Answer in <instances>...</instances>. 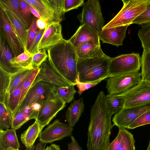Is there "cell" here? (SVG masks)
I'll use <instances>...</instances> for the list:
<instances>
[{"label":"cell","instance_id":"1","mask_svg":"<svg viewBox=\"0 0 150 150\" xmlns=\"http://www.w3.org/2000/svg\"><path fill=\"white\" fill-rule=\"evenodd\" d=\"M105 95L101 91L90 110L87 133V150H107L110 143L113 114L106 103Z\"/></svg>","mask_w":150,"mask_h":150},{"label":"cell","instance_id":"2","mask_svg":"<svg viewBox=\"0 0 150 150\" xmlns=\"http://www.w3.org/2000/svg\"><path fill=\"white\" fill-rule=\"evenodd\" d=\"M47 52L52 65L67 81L76 85L79 74L78 58L75 47L68 40L63 38Z\"/></svg>","mask_w":150,"mask_h":150},{"label":"cell","instance_id":"3","mask_svg":"<svg viewBox=\"0 0 150 150\" xmlns=\"http://www.w3.org/2000/svg\"><path fill=\"white\" fill-rule=\"evenodd\" d=\"M111 59L107 55L85 59H78L77 68L80 81L98 84L107 78Z\"/></svg>","mask_w":150,"mask_h":150},{"label":"cell","instance_id":"4","mask_svg":"<svg viewBox=\"0 0 150 150\" xmlns=\"http://www.w3.org/2000/svg\"><path fill=\"white\" fill-rule=\"evenodd\" d=\"M123 6L117 15L102 29H108L132 24L135 19L146 9L150 0L122 1Z\"/></svg>","mask_w":150,"mask_h":150},{"label":"cell","instance_id":"5","mask_svg":"<svg viewBox=\"0 0 150 150\" xmlns=\"http://www.w3.org/2000/svg\"><path fill=\"white\" fill-rule=\"evenodd\" d=\"M38 12L48 25L65 19L64 0H24Z\"/></svg>","mask_w":150,"mask_h":150},{"label":"cell","instance_id":"6","mask_svg":"<svg viewBox=\"0 0 150 150\" xmlns=\"http://www.w3.org/2000/svg\"><path fill=\"white\" fill-rule=\"evenodd\" d=\"M141 64V57L139 53L133 52L111 58L108 78L139 72Z\"/></svg>","mask_w":150,"mask_h":150},{"label":"cell","instance_id":"7","mask_svg":"<svg viewBox=\"0 0 150 150\" xmlns=\"http://www.w3.org/2000/svg\"><path fill=\"white\" fill-rule=\"evenodd\" d=\"M106 80V87L108 94H120L137 85L142 78L141 73L136 72L110 77Z\"/></svg>","mask_w":150,"mask_h":150},{"label":"cell","instance_id":"8","mask_svg":"<svg viewBox=\"0 0 150 150\" xmlns=\"http://www.w3.org/2000/svg\"><path fill=\"white\" fill-rule=\"evenodd\" d=\"M77 17L81 24H86L98 34L104 26L105 21L98 0H88L84 3Z\"/></svg>","mask_w":150,"mask_h":150},{"label":"cell","instance_id":"9","mask_svg":"<svg viewBox=\"0 0 150 150\" xmlns=\"http://www.w3.org/2000/svg\"><path fill=\"white\" fill-rule=\"evenodd\" d=\"M65 106L66 103L57 95L54 91L43 100L35 120L42 129Z\"/></svg>","mask_w":150,"mask_h":150},{"label":"cell","instance_id":"10","mask_svg":"<svg viewBox=\"0 0 150 150\" xmlns=\"http://www.w3.org/2000/svg\"><path fill=\"white\" fill-rule=\"evenodd\" d=\"M40 68V71L32 85L40 81L52 84L55 86V88L74 85L67 81L54 67L48 58L42 63Z\"/></svg>","mask_w":150,"mask_h":150},{"label":"cell","instance_id":"11","mask_svg":"<svg viewBox=\"0 0 150 150\" xmlns=\"http://www.w3.org/2000/svg\"><path fill=\"white\" fill-rule=\"evenodd\" d=\"M125 100L124 108L140 105L150 103V83L142 80L128 91L120 94Z\"/></svg>","mask_w":150,"mask_h":150},{"label":"cell","instance_id":"12","mask_svg":"<svg viewBox=\"0 0 150 150\" xmlns=\"http://www.w3.org/2000/svg\"><path fill=\"white\" fill-rule=\"evenodd\" d=\"M149 110L150 103L139 106L124 108L113 117V125L116 126L119 129L128 128L141 115Z\"/></svg>","mask_w":150,"mask_h":150},{"label":"cell","instance_id":"13","mask_svg":"<svg viewBox=\"0 0 150 150\" xmlns=\"http://www.w3.org/2000/svg\"><path fill=\"white\" fill-rule=\"evenodd\" d=\"M73 130V128L68 124L62 122L57 119L41 132L39 140L45 144L51 143L65 137L71 136Z\"/></svg>","mask_w":150,"mask_h":150},{"label":"cell","instance_id":"14","mask_svg":"<svg viewBox=\"0 0 150 150\" xmlns=\"http://www.w3.org/2000/svg\"><path fill=\"white\" fill-rule=\"evenodd\" d=\"M55 88V86L52 84L42 81L32 85L16 113L40 100L45 99Z\"/></svg>","mask_w":150,"mask_h":150},{"label":"cell","instance_id":"15","mask_svg":"<svg viewBox=\"0 0 150 150\" xmlns=\"http://www.w3.org/2000/svg\"><path fill=\"white\" fill-rule=\"evenodd\" d=\"M60 23L52 22L47 25L38 43V50H46L63 39Z\"/></svg>","mask_w":150,"mask_h":150},{"label":"cell","instance_id":"16","mask_svg":"<svg viewBox=\"0 0 150 150\" xmlns=\"http://www.w3.org/2000/svg\"><path fill=\"white\" fill-rule=\"evenodd\" d=\"M0 29L2 30L6 41L9 45L14 57L24 52L3 9L0 6Z\"/></svg>","mask_w":150,"mask_h":150},{"label":"cell","instance_id":"17","mask_svg":"<svg viewBox=\"0 0 150 150\" xmlns=\"http://www.w3.org/2000/svg\"><path fill=\"white\" fill-rule=\"evenodd\" d=\"M42 101L40 100L17 112L13 117L11 128L16 130L29 120H35Z\"/></svg>","mask_w":150,"mask_h":150},{"label":"cell","instance_id":"18","mask_svg":"<svg viewBox=\"0 0 150 150\" xmlns=\"http://www.w3.org/2000/svg\"><path fill=\"white\" fill-rule=\"evenodd\" d=\"M68 40L75 48L81 43L89 41L100 45L98 33L85 23L81 24Z\"/></svg>","mask_w":150,"mask_h":150},{"label":"cell","instance_id":"19","mask_svg":"<svg viewBox=\"0 0 150 150\" xmlns=\"http://www.w3.org/2000/svg\"><path fill=\"white\" fill-rule=\"evenodd\" d=\"M129 25L102 29L99 33L100 40L103 43H108L117 47L122 45Z\"/></svg>","mask_w":150,"mask_h":150},{"label":"cell","instance_id":"20","mask_svg":"<svg viewBox=\"0 0 150 150\" xmlns=\"http://www.w3.org/2000/svg\"><path fill=\"white\" fill-rule=\"evenodd\" d=\"M18 41L24 51L28 50L27 47L28 28L10 11L4 10Z\"/></svg>","mask_w":150,"mask_h":150},{"label":"cell","instance_id":"21","mask_svg":"<svg viewBox=\"0 0 150 150\" xmlns=\"http://www.w3.org/2000/svg\"><path fill=\"white\" fill-rule=\"evenodd\" d=\"M78 59H85L106 56L100 47L92 42L79 44L75 48Z\"/></svg>","mask_w":150,"mask_h":150},{"label":"cell","instance_id":"22","mask_svg":"<svg viewBox=\"0 0 150 150\" xmlns=\"http://www.w3.org/2000/svg\"><path fill=\"white\" fill-rule=\"evenodd\" d=\"M0 29V67L9 73L13 74L20 70L13 67L10 63V61L14 57L8 45L6 44V41L4 33L2 29Z\"/></svg>","mask_w":150,"mask_h":150},{"label":"cell","instance_id":"23","mask_svg":"<svg viewBox=\"0 0 150 150\" xmlns=\"http://www.w3.org/2000/svg\"><path fill=\"white\" fill-rule=\"evenodd\" d=\"M15 130H0V150L19 149L20 145Z\"/></svg>","mask_w":150,"mask_h":150},{"label":"cell","instance_id":"24","mask_svg":"<svg viewBox=\"0 0 150 150\" xmlns=\"http://www.w3.org/2000/svg\"><path fill=\"white\" fill-rule=\"evenodd\" d=\"M84 104L82 98L74 100L66 112V121L70 127L73 128L79 120L83 112Z\"/></svg>","mask_w":150,"mask_h":150},{"label":"cell","instance_id":"25","mask_svg":"<svg viewBox=\"0 0 150 150\" xmlns=\"http://www.w3.org/2000/svg\"><path fill=\"white\" fill-rule=\"evenodd\" d=\"M42 129L38 123L35 120L21 134V140L26 148L32 147L37 138L40 136Z\"/></svg>","mask_w":150,"mask_h":150},{"label":"cell","instance_id":"26","mask_svg":"<svg viewBox=\"0 0 150 150\" xmlns=\"http://www.w3.org/2000/svg\"><path fill=\"white\" fill-rule=\"evenodd\" d=\"M33 55L28 50L24 51L17 56L14 57L10 61V63L13 67L19 70L33 69L34 68L32 63Z\"/></svg>","mask_w":150,"mask_h":150},{"label":"cell","instance_id":"27","mask_svg":"<svg viewBox=\"0 0 150 150\" xmlns=\"http://www.w3.org/2000/svg\"><path fill=\"white\" fill-rule=\"evenodd\" d=\"M106 105L113 115L119 112L124 107L125 100L121 94H108L105 96Z\"/></svg>","mask_w":150,"mask_h":150},{"label":"cell","instance_id":"28","mask_svg":"<svg viewBox=\"0 0 150 150\" xmlns=\"http://www.w3.org/2000/svg\"><path fill=\"white\" fill-rule=\"evenodd\" d=\"M0 6L12 13L24 25L29 28L21 13L19 0H0Z\"/></svg>","mask_w":150,"mask_h":150},{"label":"cell","instance_id":"29","mask_svg":"<svg viewBox=\"0 0 150 150\" xmlns=\"http://www.w3.org/2000/svg\"><path fill=\"white\" fill-rule=\"evenodd\" d=\"M33 69H21L14 73L11 74L8 94L6 100L8 96L18 86L23 80L30 74Z\"/></svg>","mask_w":150,"mask_h":150},{"label":"cell","instance_id":"30","mask_svg":"<svg viewBox=\"0 0 150 150\" xmlns=\"http://www.w3.org/2000/svg\"><path fill=\"white\" fill-rule=\"evenodd\" d=\"M11 75L0 67V102L5 105L8 94Z\"/></svg>","mask_w":150,"mask_h":150},{"label":"cell","instance_id":"31","mask_svg":"<svg viewBox=\"0 0 150 150\" xmlns=\"http://www.w3.org/2000/svg\"><path fill=\"white\" fill-rule=\"evenodd\" d=\"M74 86L71 85L67 87L56 88L54 91L57 95L64 103H69L73 100L76 92Z\"/></svg>","mask_w":150,"mask_h":150},{"label":"cell","instance_id":"32","mask_svg":"<svg viewBox=\"0 0 150 150\" xmlns=\"http://www.w3.org/2000/svg\"><path fill=\"white\" fill-rule=\"evenodd\" d=\"M141 67L142 80L150 83V51L143 49Z\"/></svg>","mask_w":150,"mask_h":150},{"label":"cell","instance_id":"33","mask_svg":"<svg viewBox=\"0 0 150 150\" xmlns=\"http://www.w3.org/2000/svg\"><path fill=\"white\" fill-rule=\"evenodd\" d=\"M137 35L143 49L150 51V23L141 26Z\"/></svg>","mask_w":150,"mask_h":150},{"label":"cell","instance_id":"34","mask_svg":"<svg viewBox=\"0 0 150 150\" xmlns=\"http://www.w3.org/2000/svg\"><path fill=\"white\" fill-rule=\"evenodd\" d=\"M40 70V67L34 68L30 74L26 78L23 85L19 106L21 103L25 95L32 85Z\"/></svg>","mask_w":150,"mask_h":150},{"label":"cell","instance_id":"35","mask_svg":"<svg viewBox=\"0 0 150 150\" xmlns=\"http://www.w3.org/2000/svg\"><path fill=\"white\" fill-rule=\"evenodd\" d=\"M12 122L11 118L6 105L0 102V130L11 128Z\"/></svg>","mask_w":150,"mask_h":150},{"label":"cell","instance_id":"36","mask_svg":"<svg viewBox=\"0 0 150 150\" xmlns=\"http://www.w3.org/2000/svg\"><path fill=\"white\" fill-rule=\"evenodd\" d=\"M120 129L122 137V146L120 150H135L133 135L126 129Z\"/></svg>","mask_w":150,"mask_h":150},{"label":"cell","instance_id":"37","mask_svg":"<svg viewBox=\"0 0 150 150\" xmlns=\"http://www.w3.org/2000/svg\"><path fill=\"white\" fill-rule=\"evenodd\" d=\"M38 19L34 16H33L32 18L31 23L28 28L27 45L28 50L36 37L39 31L38 28L37 27L36 24V21Z\"/></svg>","mask_w":150,"mask_h":150},{"label":"cell","instance_id":"38","mask_svg":"<svg viewBox=\"0 0 150 150\" xmlns=\"http://www.w3.org/2000/svg\"><path fill=\"white\" fill-rule=\"evenodd\" d=\"M150 124V110L145 112L141 115L127 129H133L137 127Z\"/></svg>","mask_w":150,"mask_h":150},{"label":"cell","instance_id":"39","mask_svg":"<svg viewBox=\"0 0 150 150\" xmlns=\"http://www.w3.org/2000/svg\"><path fill=\"white\" fill-rule=\"evenodd\" d=\"M45 50L39 51L37 53L33 54L32 63L34 68L40 67L41 65L48 58V55Z\"/></svg>","mask_w":150,"mask_h":150},{"label":"cell","instance_id":"40","mask_svg":"<svg viewBox=\"0 0 150 150\" xmlns=\"http://www.w3.org/2000/svg\"><path fill=\"white\" fill-rule=\"evenodd\" d=\"M21 13L28 27H30L32 21V14L29 10L27 3L24 0H19Z\"/></svg>","mask_w":150,"mask_h":150},{"label":"cell","instance_id":"41","mask_svg":"<svg viewBox=\"0 0 150 150\" xmlns=\"http://www.w3.org/2000/svg\"><path fill=\"white\" fill-rule=\"evenodd\" d=\"M150 23V2L146 10L138 16L132 23L143 25Z\"/></svg>","mask_w":150,"mask_h":150},{"label":"cell","instance_id":"42","mask_svg":"<svg viewBox=\"0 0 150 150\" xmlns=\"http://www.w3.org/2000/svg\"><path fill=\"white\" fill-rule=\"evenodd\" d=\"M84 3V0H64V10L65 12L79 7L83 6Z\"/></svg>","mask_w":150,"mask_h":150},{"label":"cell","instance_id":"43","mask_svg":"<svg viewBox=\"0 0 150 150\" xmlns=\"http://www.w3.org/2000/svg\"><path fill=\"white\" fill-rule=\"evenodd\" d=\"M45 29L39 30L36 37L28 49V51L30 53L33 54L39 51L38 50V44L44 33Z\"/></svg>","mask_w":150,"mask_h":150},{"label":"cell","instance_id":"44","mask_svg":"<svg viewBox=\"0 0 150 150\" xmlns=\"http://www.w3.org/2000/svg\"><path fill=\"white\" fill-rule=\"evenodd\" d=\"M122 146L121 132L119 129L118 134L115 139L110 143L107 150H120Z\"/></svg>","mask_w":150,"mask_h":150},{"label":"cell","instance_id":"45","mask_svg":"<svg viewBox=\"0 0 150 150\" xmlns=\"http://www.w3.org/2000/svg\"><path fill=\"white\" fill-rule=\"evenodd\" d=\"M98 84L97 83H89L81 82L80 81L79 75L78 78L76 80V85L78 88L77 93L79 95H81L85 91L95 86Z\"/></svg>","mask_w":150,"mask_h":150},{"label":"cell","instance_id":"46","mask_svg":"<svg viewBox=\"0 0 150 150\" xmlns=\"http://www.w3.org/2000/svg\"><path fill=\"white\" fill-rule=\"evenodd\" d=\"M71 142L67 144L68 150H83L73 136H71Z\"/></svg>","mask_w":150,"mask_h":150},{"label":"cell","instance_id":"47","mask_svg":"<svg viewBox=\"0 0 150 150\" xmlns=\"http://www.w3.org/2000/svg\"><path fill=\"white\" fill-rule=\"evenodd\" d=\"M36 24L39 29H45L48 25L47 22L42 18L38 19L36 21Z\"/></svg>","mask_w":150,"mask_h":150},{"label":"cell","instance_id":"48","mask_svg":"<svg viewBox=\"0 0 150 150\" xmlns=\"http://www.w3.org/2000/svg\"><path fill=\"white\" fill-rule=\"evenodd\" d=\"M28 4V8L31 13L38 19H42L38 11L30 5Z\"/></svg>","mask_w":150,"mask_h":150},{"label":"cell","instance_id":"49","mask_svg":"<svg viewBox=\"0 0 150 150\" xmlns=\"http://www.w3.org/2000/svg\"><path fill=\"white\" fill-rule=\"evenodd\" d=\"M46 144L41 142L38 143L35 147V150H45Z\"/></svg>","mask_w":150,"mask_h":150},{"label":"cell","instance_id":"50","mask_svg":"<svg viewBox=\"0 0 150 150\" xmlns=\"http://www.w3.org/2000/svg\"><path fill=\"white\" fill-rule=\"evenodd\" d=\"M35 148V146L34 145H33V147L30 148H26L25 150H34Z\"/></svg>","mask_w":150,"mask_h":150},{"label":"cell","instance_id":"51","mask_svg":"<svg viewBox=\"0 0 150 150\" xmlns=\"http://www.w3.org/2000/svg\"><path fill=\"white\" fill-rule=\"evenodd\" d=\"M45 150H51V148L50 146H47L45 149Z\"/></svg>","mask_w":150,"mask_h":150},{"label":"cell","instance_id":"52","mask_svg":"<svg viewBox=\"0 0 150 150\" xmlns=\"http://www.w3.org/2000/svg\"><path fill=\"white\" fill-rule=\"evenodd\" d=\"M146 150H150V141L149 142Z\"/></svg>","mask_w":150,"mask_h":150},{"label":"cell","instance_id":"53","mask_svg":"<svg viewBox=\"0 0 150 150\" xmlns=\"http://www.w3.org/2000/svg\"><path fill=\"white\" fill-rule=\"evenodd\" d=\"M8 150H19V149H8Z\"/></svg>","mask_w":150,"mask_h":150}]
</instances>
